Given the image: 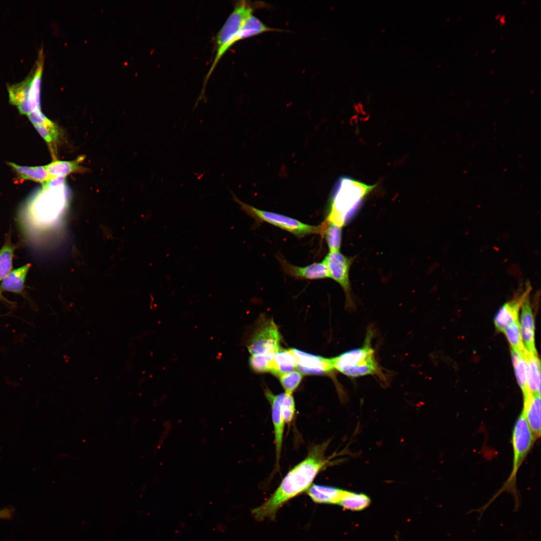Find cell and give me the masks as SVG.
I'll use <instances>...</instances> for the list:
<instances>
[{"label": "cell", "instance_id": "cell-1", "mask_svg": "<svg viewBox=\"0 0 541 541\" xmlns=\"http://www.w3.org/2000/svg\"><path fill=\"white\" fill-rule=\"evenodd\" d=\"M326 444L317 445L307 456L286 474L272 495L251 513L257 520L273 519L278 510L287 501L307 491L319 473L329 463L325 455Z\"/></svg>", "mask_w": 541, "mask_h": 541}, {"label": "cell", "instance_id": "cell-2", "mask_svg": "<svg viewBox=\"0 0 541 541\" xmlns=\"http://www.w3.org/2000/svg\"><path fill=\"white\" fill-rule=\"evenodd\" d=\"M373 335V329L369 328L362 346L331 358L335 370L350 378L373 375L385 381V375L376 359L372 346Z\"/></svg>", "mask_w": 541, "mask_h": 541}, {"label": "cell", "instance_id": "cell-3", "mask_svg": "<svg viewBox=\"0 0 541 541\" xmlns=\"http://www.w3.org/2000/svg\"><path fill=\"white\" fill-rule=\"evenodd\" d=\"M375 186L349 177H340L334 186L326 219L343 226Z\"/></svg>", "mask_w": 541, "mask_h": 541}, {"label": "cell", "instance_id": "cell-4", "mask_svg": "<svg viewBox=\"0 0 541 541\" xmlns=\"http://www.w3.org/2000/svg\"><path fill=\"white\" fill-rule=\"evenodd\" d=\"M266 5L261 2L246 1L238 2L216 36V52L213 62L205 80L201 93L217 64L225 53L237 43V36L246 19L253 14L255 10L264 8Z\"/></svg>", "mask_w": 541, "mask_h": 541}, {"label": "cell", "instance_id": "cell-5", "mask_svg": "<svg viewBox=\"0 0 541 541\" xmlns=\"http://www.w3.org/2000/svg\"><path fill=\"white\" fill-rule=\"evenodd\" d=\"M32 198L30 207L42 222L47 225L60 223L67 206L64 185L53 186L47 182Z\"/></svg>", "mask_w": 541, "mask_h": 541}, {"label": "cell", "instance_id": "cell-6", "mask_svg": "<svg viewBox=\"0 0 541 541\" xmlns=\"http://www.w3.org/2000/svg\"><path fill=\"white\" fill-rule=\"evenodd\" d=\"M230 192L233 195V199L239 204L241 209L256 220L267 222L298 237H301L312 234H322V224L318 226L311 225L284 215L258 209L242 202L232 192Z\"/></svg>", "mask_w": 541, "mask_h": 541}, {"label": "cell", "instance_id": "cell-7", "mask_svg": "<svg viewBox=\"0 0 541 541\" xmlns=\"http://www.w3.org/2000/svg\"><path fill=\"white\" fill-rule=\"evenodd\" d=\"M535 440L521 411L512 431L513 467L507 481L508 484L515 481L518 470Z\"/></svg>", "mask_w": 541, "mask_h": 541}, {"label": "cell", "instance_id": "cell-8", "mask_svg": "<svg viewBox=\"0 0 541 541\" xmlns=\"http://www.w3.org/2000/svg\"><path fill=\"white\" fill-rule=\"evenodd\" d=\"M281 335L274 321L267 320L255 330L247 343L251 355L276 353L280 350Z\"/></svg>", "mask_w": 541, "mask_h": 541}, {"label": "cell", "instance_id": "cell-9", "mask_svg": "<svg viewBox=\"0 0 541 541\" xmlns=\"http://www.w3.org/2000/svg\"><path fill=\"white\" fill-rule=\"evenodd\" d=\"M353 260L354 258L336 251L329 252L323 260L328 269L330 278L338 283L343 289L346 305L349 307L353 306L349 271Z\"/></svg>", "mask_w": 541, "mask_h": 541}, {"label": "cell", "instance_id": "cell-10", "mask_svg": "<svg viewBox=\"0 0 541 541\" xmlns=\"http://www.w3.org/2000/svg\"><path fill=\"white\" fill-rule=\"evenodd\" d=\"M297 362V368L302 375H330L334 371L332 358L311 354L297 349H290Z\"/></svg>", "mask_w": 541, "mask_h": 541}, {"label": "cell", "instance_id": "cell-11", "mask_svg": "<svg viewBox=\"0 0 541 541\" xmlns=\"http://www.w3.org/2000/svg\"><path fill=\"white\" fill-rule=\"evenodd\" d=\"M531 287L528 282L525 285L524 290L517 293L511 301L504 304L498 310L494 318V324L496 329L501 332L511 324L518 320V313L522 304L530 292Z\"/></svg>", "mask_w": 541, "mask_h": 541}, {"label": "cell", "instance_id": "cell-12", "mask_svg": "<svg viewBox=\"0 0 541 541\" xmlns=\"http://www.w3.org/2000/svg\"><path fill=\"white\" fill-rule=\"evenodd\" d=\"M264 394L269 401L272 411V418L274 427L275 442L276 446V461L279 466L285 422L282 411V403L284 393L274 394L268 389L265 391Z\"/></svg>", "mask_w": 541, "mask_h": 541}, {"label": "cell", "instance_id": "cell-13", "mask_svg": "<svg viewBox=\"0 0 541 541\" xmlns=\"http://www.w3.org/2000/svg\"><path fill=\"white\" fill-rule=\"evenodd\" d=\"M279 259L285 273L296 279L311 280L330 278L328 269L323 261L298 266L291 264L281 257Z\"/></svg>", "mask_w": 541, "mask_h": 541}, {"label": "cell", "instance_id": "cell-14", "mask_svg": "<svg viewBox=\"0 0 541 541\" xmlns=\"http://www.w3.org/2000/svg\"><path fill=\"white\" fill-rule=\"evenodd\" d=\"M520 330L524 347L530 353H536L534 344V323L529 295L521 306Z\"/></svg>", "mask_w": 541, "mask_h": 541}, {"label": "cell", "instance_id": "cell-15", "mask_svg": "<svg viewBox=\"0 0 541 541\" xmlns=\"http://www.w3.org/2000/svg\"><path fill=\"white\" fill-rule=\"evenodd\" d=\"M31 73L22 82L8 86L10 102L18 106L22 114H28L31 112L28 104V97L33 76Z\"/></svg>", "mask_w": 541, "mask_h": 541}, {"label": "cell", "instance_id": "cell-16", "mask_svg": "<svg viewBox=\"0 0 541 541\" xmlns=\"http://www.w3.org/2000/svg\"><path fill=\"white\" fill-rule=\"evenodd\" d=\"M540 395L529 394L523 400L522 410L528 425L536 440L540 435Z\"/></svg>", "mask_w": 541, "mask_h": 541}, {"label": "cell", "instance_id": "cell-17", "mask_svg": "<svg viewBox=\"0 0 541 541\" xmlns=\"http://www.w3.org/2000/svg\"><path fill=\"white\" fill-rule=\"evenodd\" d=\"M343 491L335 487L312 484L306 492L316 503L337 504Z\"/></svg>", "mask_w": 541, "mask_h": 541}, {"label": "cell", "instance_id": "cell-18", "mask_svg": "<svg viewBox=\"0 0 541 541\" xmlns=\"http://www.w3.org/2000/svg\"><path fill=\"white\" fill-rule=\"evenodd\" d=\"M44 54L43 49L39 53L35 71L33 76L28 97V104L31 112L41 110V82L43 69Z\"/></svg>", "mask_w": 541, "mask_h": 541}, {"label": "cell", "instance_id": "cell-19", "mask_svg": "<svg viewBox=\"0 0 541 541\" xmlns=\"http://www.w3.org/2000/svg\"><path fill=\"white\" fill-rule=\"evenodd\" d=\"M84 158V156H80L72 161L54 160L45 166L52 178L64 177L72 173L84 172L85 169L81 164Z\"/></svg>", "mask_w": 541, "mask_h": 541}, {"label": "cell", "instance_id": "cell-20", "mask_svg": "<svg viewBox=\"0 0 541 541\" xmlns=\"http://www.w3.org/2000/svg\"><path fill=\"white\" fill-rule=\"evenodd\" d=\"M524 355L527 363L528 393L540 395V361L536 353H530L526 351Z\"/></svg>", "mask_w": 541, "mask_h": 541}, {"label": "cell", "instance_id": "cell-21", "mask_svg": "<svg viewBox=\"0 0 541 541\" xmlns=\"http://www.w3.org/2000/svg\"><path fill=\"white\" fill-rule=\"evenodd\" d=\"M30 264H26L11 271L3 280L1 288L3 290L20 294L23 292Z\"/></svg>", "mask_w": 541, "mask_h": 541}, {"label": "cell", "instance_id": "cell-22", "mask_svg": "<svg viewBox=\"0 0 541 541\" xmlns=\"http://www.w3.org/2000/svg\"><path fill=\"white\" fill-rule=\"evenodd\" d=\"M281 30L269 27L253 14L245 20L237 36V42L268 32H280Z\"/></svg>", "mask_w": 541, "mask_h": 541}, {"label": "cell", "instance_id": "cell-23", "mask_svg": "<svg viewBox=\"0 0 541 541\" xmlns=\"http://www.w3.org/2000/svg\"><path fill=\"white\" fill-rule=\"evenodd\" d=\"M297 362L290 349L280 350L275 354L272 374L279 377L283 374L294 371Z\"/></svg>", "mask_w": 541, "mask_h": 541}, {"label": "cell", "instance_id": "cell-24", "mask_svg": "<svg viewBox=\"0 0 541 541\" xmlns=\"http://www.w3.org/2000/svg\"><path fill=\"white\" fill-rule=\"evenodd\" d=\"M519 353L511 349L512 364L517 383L520 386L523 396V400L529 396L527 389V363L525 352Z\"/></svg>", "mask_w": 541, "mask_h": 541}, {"label": "cell", "instance_id": "cell-25", "mask_svg": "<svg viewBox=\"0 0 541 541\" xmlns=\"http://www.w3.org/2000/svg\"><path fill=\"white\" fill-rule=\"evenodd\" d=\"M370 503V497L364 493L344 490L337 504L346 509L359 511L367 507Z\"/></svg>", "mask_w": 541, "mask_h": 541}, {"label": "cell", "instance_id": "cell-26", "mask_svg": "<svg viewBox=\"0 0 541 541\" xmlns=\"http://www.w3.org/2000/svg\"><path fill=\"white\" fill-rule=\"evenodd\" d=\"M324 236L329 252L340 251L342 241V226L327 219L322 223Z\"/></svg>", "mask_w": 541, "mask_h": 541}, {"label": "cell", "instance_id": "cell-27", "mask_svg": "<svg viewBox=\"0 0 541 541\" xmlns=\"http://www.w3.org/2000/svg\"><path fill=\"white\" fill-rule=\"evenodd\" d=\"M9 164L21 178L25 180H31L44 184L52 179L45 166H22L12 162L9 163Z\"/></svg>", "mask_w": 541, "mask_h": 541}, {"label": "cell", "instance_id": "cell-28", "mask_svg": "<svg viewBox=\"0 0 541 541\" xmlns=\"http://www.w3.org/2000/svg\"><path fill=\"white\" fill-rule=\"evenodd\" d=\"M36 129L48 143L53 154L56 150V145L60 137L61 132L57 125L48 119L44 124L35 126Z\"/></svg>", "mask_w": 541, "mask_h": 541}, {"label": "cell", "instance_id": "cell-29", "mask_svg": "<svg viewBox=\"0 0 541 541\" xmlns=\"http://www.w3.org/2000/svg\"><path fill=\"white\" fill-rule=\"evenodd\" d=\"M15 246L7 241L0 249V281L11 271Z\"/></svg>", "mask_w": 541, "mask_h": 541}, {"label": "cell", "instance_id": "cell-30", "mask_svg": "<svg viewBox=\"0 0 541 541\" xmlns=\"http://www.w3.org/2000/svg\"><path fill=\"white\" fill-rule=\"evenodd\" d=\"M275 353L251 355L249 359V367L253 372L256 373H272Z\"/></svg>", "mask_w": 541, "mask_h": 541}, {"label": "cell", "instance_id": "cell-31", "mask_svg": "<svg viewBox=\"0 0 541 541\" xmlns=\"http://www.w3.org/2000/svg\"><path fill=\"white\" fill-rule=\"evenodd\" d=\"M511 347V349L519 353H523L524 347L520 330L518 320L510 325L503 332Z\"/></svg>", "mask_w": 541, "mask_h": 541}, {"label": "cell", "instance_id": "cell-32", "mask_svg": "<svg viewBox=\"0 0 541 541\" xmlns=\"http://www.w3.org/2000/svg\"><path fill=\"white\" fill-rule=\"evenodd\" d=\"M281 384L285 393L292 394L300 385L302 374L299 371H293L282 375L279 377Z\"/></svg>", "mask_w": 541, "mask_h": 541}, {"label": "cell", "instance_id": "cell-33", "mask_svg": "<svg viewBox=\"0 0 541 541\" xmlns=\"http://www.w3.org/2000/svg\"><path fill=\"white\" fill-rule=\"evenodd\" d=\"M282 411L285 423H290L293 421L296 412L295 402L292 394L284 393L282 403Z\"/></svg>", "mask_w": 541, "mask_h": 541}, {"label": "cell", "instance_id": "cell-34", "mask_svg": "<svg viewBox=\"0 0 541 541\" xmlns=\"http://www.w3.org/2000/svg\"><path fill=\"white\" fill-rule=\"evenodd\" d=\"M28 116L34 126L42 125L48 119L41 110L32 111L29 113Z\"/></svg>", "mask_w": 541, "mask_h": 541}, {"label": "cell", "instance_id": "cell-35", "mask_svg": "<svg viewBox=\"0 0 541 541\" xmlns=\"http://www.w3.org/2000/svg\"><path fill=\"white\" fill-rule=\"evenodd\" d=\"M10 515V512L8 510H3L0 511V518L8 517Z\"/></svg>", "mask_w": 541, "mask_h": 541}, {"label": "cell", "instance_id": "cell-36", "mask_svg": "<svg viewBox=\"0 0 541 541\" xmlns=\"http://www.w3.org/2000/svg\"><path fill=\"white\" fill-rule=\"evenodd\" d=\"M1 291H0V296H1Z\"/></svg>", "mask_w": 541, "mask_h": 541}]
</instances>
